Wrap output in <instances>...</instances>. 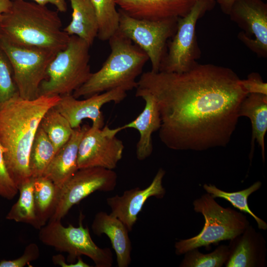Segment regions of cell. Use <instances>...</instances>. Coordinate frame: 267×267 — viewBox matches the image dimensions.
<instances>
[{
	"label": "cell",
	"mask_w": 267,
	"mask_h": 267,
	"mask_svg": "<svg viewBox=\"0 0 267 267\" xmlns=\"http://www.w3.org/2000/svg\"><path fill=\"white\" fill-rule=\"evenodd\" d=\"M59 96L28 100L16 96L0 108V143L9 174L18 189L33 178L29 167L31 145L45 113Z\"/></svg>",
	"instance_id": "obj_2"
},
{
	"label": "cell",
	"mask_w": 267,
	"mask_h": 267,
	"mask_svg": "<svg viewBox=\"0 0 267 267\" xmlns=\"http://www.w3.org/2000/svg\"><path fill=\"white\" fill-rule=\"evenodd\" d=\"M127 97V92L120 88L96 94L83 100L72 94L60 96L54 106L69 122L73 129L81 126L83 120H91L92 126L102 128L104 126V117L101 111L102 106L108 103L118 104Z\"/></svg>",
	"instance_id": "obj_14"
},
{
	"label": "cell",
	"mask_w": 267,
	"mask_h": 267,
	"mask_svg": "<svg viewBox=\"0 0 267 267\" xmlns=\"http://www.w3.org/2000/svg\"><path fill=\"white\" fill-rule=\"evenodd\" d=\"M111 52L97 71L73 93L87 98L113 89L127 92L136 89V78L148 60L147 54L118 30L108 40Z\"/></svg>",
	"instance_id": "obj_4"
},
{
	"label": "cell",
	"mask_w": 267,
	"mask_h": 267,
	"mask_svg": "<svg viewBox=\"0 0 267 267\" xmlns=\"http://www.w3.org/2000/svg\"><path fill=\"white\" fill-rule=\"evenodd\" d=\"M58 188L44 177L34 178L35 213L39 229L51 218L56 205Z\"/></svg>",
	"instance_id": "obj_23"
},
{
	"label": "cell",
	"mask_w": 267,
	"mask_h": 267,
	"mask_svg": "<svg viewBox=\"0 0 267 267\" xmlns=\"http://www.w3.org/2000/svg\"><path fill=\"white\" fill-rule=\"evenodd\" d=\"M12 3V0H0V20L3 14L10 9Z\"/></svg>",
	"instance_id": "obj_36"
},
{
	"label": "cell",
	"mask_w": 267,
	"mask_h": 267,
	"mask_svg": "<svg viewBox=\"0 0 267 267\" xmlns=\"http://www.w3.org/2000/svg\"><path fill=\"white\" fill-rule=\"evenodd\" d=\"M84 125L73 129L69 139L55 153L42 177L51 180L60 188L78 170V153L80 141L89 128Z\"/></svg>",
	"instance_id": "obj_18"
},
{
	"label": "cell",
	"mask_w": 267,
	"mask_h": 267,
	"mask_svg": "<svg viewBox=\"0 0 267 267\" xmlns=\"http://www.w3.org/2000/svg\"><path fill=\"white\" fill-rule=\"evenodd\" d=\"M40 257V250L35 243L28 244L25 248L23 255L14 260H2L0 261V267H23L29 265L33 261Z\"/></svg>",
	"instance_id": "obj_32"
},
{
	"label": "cell",
	"mask_w": 267,
	"mask_h": 267,
	"mask_svg": "<svg viewBox=\"0 0 267 267\" xmlns=\"http://www.w3.org/2000/svg\"><path fill=\"white\" fill-rule=\"evenodd\" d=\"M225 267H265L266 241L263 235L249 224L240 234L229 240Z\"/></svg>",
	"instance_id": "obj_17"
},
{
	"label": "cell",
	"mask_w": 267,
	"mask_h": 267,
	"mask_svg": "<svg viewBox=\"0 0 267 267\" xmlns=\"http://www.w3.org/2000/svg\"><path fill=\"white\" fill-rule=\"evenodd\" d=\"M263 0L265 1V0Z\"/></svg>",
	"instance_id": "obj_38"
},
{
	"label": "cell",
	"mask_w": 267,
	"mask_h": 267,
	"mask_svg": "<svg viewBox=\"0 0 267 267\" xmlns=\"http://www.w3.org/2000/svg\"><path fill=\"white\" fill-rule=\"evenodd\" d=\"M39 126L45 133L56 152L69 139L73 131L68 121L54 106L45 113Z\"/></svg>",
	"instance_id": "obj_27"
},
{
	"label": "cell",
	"mask_w": 267,
	"mask_h": 267,
	"mask_svg": "<svg viewBox=\"0 0 267 267\" xmlns=\"http://www.w3.org/2000/svg\"><path fill=\"white\" fill-rule=\"evenodd\" d=\"M262 186V182L256 181L248 188L235 192H227L221 190L215 185L204 184L203 188L214 198H220L226 200L235 208L241 212L249 214L255 220L260 229H267V222L256 215L250 209L248 204V198L253 193L258 190Z\"/></svg>",
	"instance_id": "obj_25"
},
{
	"label": "cell",
	"mask_w": 267,
	"mask_h": 267,
	"mask_svg": "<svg viewBox=\"0 0 267 267\" xmlns=\"http://www.w3.org/2000/svg\"><path fill=\"white\" fill-rule=\"evenodd\" d=\"M241 84L248 93L267 95V84L257 73L249 74L246 79L241 80Z\"/></svg>",
	"instance_id": "obj_33"
},
{
	"label": "cell",
	"mask_w": 267,
	"mask_h": 267,
	"mask_svg": "<svg viewBox=\"0 0 267 267\" xmlns=\"http://www.w3.org/2000/svg\"><path fill=\"white\" fill-rule=\"evenodd\" d=\"M139 97L145 101L142 111L135 119L122 126L124 130L133 128L138 131L139 138L136 146V156L138 160L142 161L152 153V134L159 130L161 122L158 107L153 96L143 94Z\"/></svg>",
	"instance_id": "obj_20"
},
{
	"label": "cell",
	"mask_w": 267,
	"mask_h": 267,
	"mask_svg": "<svg viewBox=\"0 0 267 267\" xmlns=\"http://www.w3.org/2000/svg\"><path fill=\"white\" fill-rule=\"evenodd\" d=\"M117 175L101 167L79 169L60 188L54 212L49 220L61 221L75 205L96 191L109 192L115 188Z\"/></svg>",
	"instance_id": "obj_11"
},
{
	"label": "cell",
	"mask_w": 267,
	"mask_h": 267,
	"mask_svg": "<svg viewBox=\"0 0 267 267\" xmlns=\"http://www.w3.org/2000/svg\"><path fill=\"white\" fill-rule=\"evenodd\" d=\"M243 31L238 39L258 56L267 57V3L263 0H236L228 14Z\"/></svg>",
	"instance_id": "obj_13"
},
{
	"label": "cell",
	"mask_w": 267,
	"mask_h": 267,
	"mask_svg": "<svg viewBox=\"0 0 267 267\" xmlns=\"http://www.w3.org/2000/svg\"><path fill=\"white\" fill-rule=\"evenodd\" d=\"M98 19L97 37L102 41L108 40L118 31L119 13L115 0H89Z\"/></svg>",
	"instance_id": "obj_28"
},
{
	"label": "cell",
	"mask_w": 267,
	"mask_h": 267,
	"mask_svg": "<svg viewBox=\"0 0 267 267\" xmlns=\"http://www.w3.org/2000/svg\"><path fill=\"white\" fill-rule=\"evenodd\" d=\"M196 0H115L119 9L138 19L161 21L184 17Z\"/></svg>",
	"instance_id": "obj_16"
},
{
	"label": "cell",
	"mask_w": 267,
	"mask_h": 267,
	"mask_svg": "<svg viewBox=\"0 0 267 267\" xmlns=\"http://www.w3.org/2000/svg\"><path fill=\"white\" fill-rule=\"evenodd\" d=\"M135 89L136 97L149 94L155 100L160 139L175 150L225 146L249 94L232 69L212 64L197 63L181 73H143Z\"/></svg>",
	"instance_id": "obj_1"
},
{
	"label": "cell",
	"mask_w": 267,
	"mask_h": 267,
	"mask_svg": "<svg viewBox=\"0 0 267 267\" xmlns=\"http://www.w3.org/2000/svg\"><path fill=\"white\" fill-rule=\"evenodd\" d=\"M62 27L58 11L28 0H12L0 20V32L11 42L56 52L66 47L70 37Z\"/></svg>",
	"instance_id": "obj_3"
},
{
	"label": "cell",
	"mask_w": 267,
	"mask_h": 267,
	"mask_svg": "<svg viewBox=\"0 0 267 267\" xmlns=\"http://www.w3.org/2000/svg\"><path fill=\"white\" fill-rule=\"evenodd\" d=\"M19 95L11 63L0 47V108L9 99Z\"/></svg>",
	"instance_id": "obj_30"
},
{
	"label": "cell",
	"mask_w": 267,
	"mask_h": 267,
	"mask_svg": "<svg viewBox=\"0 0 267 267\" xmlns=\"http://www.w3.org/2000/svg\"><path fill=\"white\" fill-rule=\"evenodd\" d=\"M236 0H216L222 11L225 14L228 15L231 7Z\"/></svg>",
	"instance_id": "obj_35"
},
{
	"label": "cell",
	"mask_w": 267,
	"mask_h": 267,
	"mask_svg": "<svg viewBox=\"0 0 267 267\" xmlns=\"http://www.w3.org/2000/svg\"><path fill=\"white\" fill-rule=\"evenodd\" d=\"M72 9V19L63 31L76 36L90 46L97 37L98 21L95 11L89 0H69Z\"/></svg>",
	"instance_id": "obj_21"
},
{
	"label": "cell",
	"mask_w": 267,
	"mask_h": 267,
	"mask_svg": "<svg viewBox=\"0 0 267 267\" xmlns=\"http://www.w3.org/2000/svg\"><path fill=\"white\" fill-rule=\"evenodd\" d=\"M215 3L216 0H200Z\"/></svg>",
	"instance_id": "obj_37"
},
{
	"label": "cell",
	"mask_w": 267,
	"mask_h": 267,
	"mask_svg": "<svg viewBox=\"0 0 267 267\" xmlns=\"http://www.w3.org/2000/svg\"><path fill=\"white\" fill-rule=\"evenodd\" d=\"M166 172L160 168L151 183L146 188L135 187L125 190L122 195H115L106 199L111 214L118 218L131 231L137 220V216L146 201L151 197L163 198L166 189L163 179Z\"/></svg>",
	"instance_id": "obj_15"
},
{
	"label": "cell",
	"mask_w": 267,
	"mask_h": 267,
	"mask_svg": "<svg viewBox=\"0 0 267 267\" xmlns=\"http://www.w3.org/2000/svg\"><path fill=\"white\" fill-rule=\"evenodd\" d=\"M90 45L76 36H70L63 49L49 63L46 77L39 88V96H63L72 93L91 74L89 64Z\"/></svg>",
	"instance_id": "obj_6"
},
{
	"label": "cell",
	"mask_w": 267,
	"mask_h": 267,
	"mask_svg": "<svg viewBox=\"0 0 267 267\" xmlns=\"http://www.w3.org/2000/svg\"><path fill=\"white\" fill-rule=\"evenodd\" d=\"M193 206L195 212L203 216L205 223L197 235L175 243L177 255L194 248L229 240L241 234L250 224L244 214L230 207H223L208 193L194 200Z\"/></svg>",
	"instance_id": "obj_5"
},
{
	"label": "cell",
	"mask_w": 267,
	"mask_h": 267,
	"mask_svg": "<svg viewBox=\"0 0 267 267\" xmlns=\"http://www.w3.org/2000/svg\"><path fill=\"white\" fill-rule=\"evenodd\" d=\"M80 214L78 227L63 226L61 221L50 220L39 230V238L44 244L56 251L66 252L68 262H75L82 255L90 258L96 267H111L113 258L109 248H100L92 240L89 229L83 224Z\"/></svg>",
	"instance_id": "obj_7"
},
{
	"label": "cell",
	"mask_w": 267,
	"mask_h": 267,
	"mask_svg": "<svg viewBox=\"0 0 267 267\" xmlns=\"http://www.w3.org/2000/svg\"><path fill=\"white\" fill-rule=\"evenodd\" d=\"M239 115L248 117L251 122L252 153L255 140L262 149L263 161L265 160V136L267 131V95L249 93L242 101Z\"/></svg>",
	"instance_id": "obj_22"
},
{
	"label": "cell",
	"mask_w": 267,
	"mask_h": 267,
	"mask_svg": "<svg viewBox=\"0 0 267 267\" xmlns=\"http://www.w3.org/2000/svg\"><path fill=\"white\" fill-rule=\"evenodd\" d=\"M118 31L140 48L148 57L151 71H159L168 40L176 32L178 18L149 21L133 18L118 9Z\"/></svg>",
	"instance_id": "obj_10"
},
{
	"label": "cell",
	"mask_w": 267,
	"mask_h": 267,
	"mask_svg": "<svg viewBox=\"0 0 267 267\" xmlns=\"http://www.w3.org/2000/svg\"><path fill=\"white\" fill-rule=\"evenodd\" d=\"M184 255L180 267H222L228 259L229 248L228 245H221L207 254H203L198 248H194Z\"/></svg>",
	"instance_id": "obj_29"
},
{
	"label": "cell",
	"mask_w": 267,
	"mask_h": 267,
	"mask_svg": "<svg viewBox=\"0 0 267 267\" xmlns=\"http://www.w3.org/2000/svg\"><path fill=\"white\" fill-rule=\"evenodd\" d=\"M56 152L54 145L45 133L39 126L30 152L29 167L33 178L43 176Z\"/></svg>",
	"instance_id": "obj_26"
},
{
	"label": "cell",
	"mask_w": 267,
	"mask_h": 267,
	"mask_svg": "<svg viewBox=\"0 0 267 267\" xmlns=\"http://www.w3.org/2000/svg\"><path fill=\"white\" fill-rule=\"evenodd\" d=\"M35 2L38 4L46 5L50 3L53 5L57 11L65 12L67 9V5L66 0H29Z\"/></svg>",
	"instance_id": "obj_34"
},
{
	"label": "cell",
	"mask_w": 267,
	"mask_h": 267,
	"mask_svg": "<svg viewBox=\"0 0 267 267\" xmlns=\"http://www.w3.org/2000/svg\"><path fill=\"white\" fill-rule=\"evenodd\" d=\"M123 130V126L114 129L89 126L79 143V169L101 167L114 170L123 157L124 145L116 134Z\"/></svg>",
	"instance_id": "obj_12"
},
{
	"label": "cell",
	"mask_w": 267,
	"mask_h": 267,
	"mask_svg": "<svg viewBox=\"0 0 267 267\" xmlns=\"http://www.w3.org/2000/svg\"><path fill=\"white\" fill-rule=\"evenodd\" d=\"M18 191L19 198L10 208L5 219L17 222L27 223L39 229L35 209L34 178H31L21 185Z\"/></svg>",
	"instance_id": "obj_24"
},
{
	"label": "cell",
	"mask_w": 267,
	"mask_h": 267,
	"mask_svg": "<svg viewBox=\"0 0 267 267\" xmlns=\"http://www.w3.org/2000/svg\"><path fill=\"white\" fill-rule=\"evenodd\" d=\"M18 189L10 177L3 156V150L0 143V197L12 200Z\"/></svg>",
	"instance_id": "obj_31"
},
{
	"label": "cell",
	"mask_w": 267,
	"mask_h": 267,
	"mask_svg": "<svg viewBox=\"0 0 267 267\" xmlns=\"http://www.w3.org/2000/svg\"><path fill=\"white\" fill-rule=\"evenodd\" d=\"M91 229L96 235L105 234L109 238L116 255L118 267L130 265L132 249L130 231L121 221L111 213L100 211L94 216Z\"/></svg>",
	"instance_id": "obj_19"
},
{
	"label": "cell",
	"mask_w": 267,
	"mask_h": 267,
	"mask_svg": "<svg viewBox=\"0 0 267 267\" xmlns=\"http://www.w3.org/2000/svg\"><path fill=\"white\" fill-rule=\"evenodd\" d=\"M0 47L12 65L19 96L28 100L39 96L47 67L57 52L14 43L0 32Z\"/></svg>",
	"instance_id": "obj_8"
},
{
	"label": "cell",
	"mask_w": 267,
	"mask_h": 267,
	"mask_svg": "<svg viewBox=\"0 0 267 267\" xmlns=\"http://www.w3.org/2000/svg\"><path fill=\"white\" fill-rule=\"evenodd\" d=\"M214 3L196 0L190 12L178 17L176 33L167 44V51L159 71L181 73L192 68L200 52L195 28L198 20L214 6Z\"/></svg>",
	"instance_id": "obj_9"
}]
</instances>
